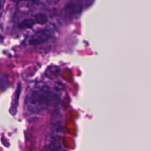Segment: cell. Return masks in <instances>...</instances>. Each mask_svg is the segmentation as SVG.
Wrapping results in <instances>:
<instances>
[{"label": "cell", "mask_w": 151, "mask_h": 151, "mask_svg": "<svg viewBox=\"0 0 151 151\" xmlns=\"http://www.w3.org/2000/svg\"><path fill=\"white\" fill-rule=\"evenodd\" d=\"M29 109L32 112L44 110L58 100V97L47 86H36L32 90L29 97Z\"/></svg>", "instance_id": "6da1fadb"}, {"label": "cell", "mask_w": 151, "mask_h": 151, "mask_svg": "<svg viewBox=\"0 0 151 151\" xmlns=\"http://www.w3.org/2000/svg\"><path fill=\"white\" fill-rule=\"evenodd\" d=\"M50 37V33L46 30H40L38 32H35L31 38L29 39V44L31 45H39V44H43L46 41L49 39Z\"/></svg>", "instance_id": "7a4b0ae2"}, {"label": "cell", "mask_w": 151, "mask_h": 151, "mask_svg": "<svg viewBox=\"0 0 151 151\" xmlns=\"http://www.w3.org/2000/svg\"><path fill=\"white\" fill-rule=\"evenodd\" d=\"M82 0H70L66 7V11L69 14L75 15L80 13L82 10Z\"/></svg>", "instance_id": "3957f363"}, {"label": "cell", "mask_w": 151, "mask_h": 151, "mask_svg": "<svg viewBox=\"0 0 151 151\" xmlns=\"http://www.w3.org/2000/svg\"><path fill=\"white\" fill-rule=\"evenodd\" d=\"M48 21L47 17L46 15L43 14V13H38L35 16V23L40 24H44Z\"/></svg>", "instance_id": "277c9868"}, {"label": "cell", "mask_w": 151, "mask_h": 151, "mask_svg": "<svg viewBox=\"0 0 151 151\" xmlns=\"http://www.w3.org/2000/svg\"><path fill=\"white\" fill-rule=\"evenodd\" d=\"M35 24V19H26L22 23V27L23 28H30L33 27Z\"/></svg>", "instance_id": "5b68a950"}]
</instances>
